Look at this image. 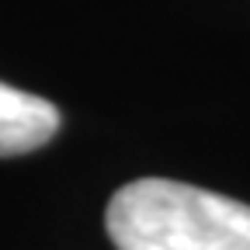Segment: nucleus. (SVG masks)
I'll return each mask as SVG.
<instances>
[{
  "mask_svg": "<svg viewBox=\"0 0 250 250\" xmlns=\"http://www.w3.org/2000/svg\"><path fill=\"white\" fill-rule=\"evenodd\" d=\"M104 226L118 250H250V205L167 177L122 184Z\"/></svg>",
  "mask_w": 250,
  "mask_h": 250,
  "instance_id": "obj_1",
  "label": "nucleus"
},
{
  "mask_svg": "<svg viewBox=\"0 0 250 250\" xmlns=\"http://www.w3.org/2000/svg\"><path fill=\"white\" fill-rule=\"evenodd\" d=\"M59 129L52 101L0 83V156H21L45 146Z\"/></svg>",
  "mask_w": 250,
  "mask_h": 250,
  "instance_id": "obj_2",
  "label": "nucleus"
}]
</instances>
